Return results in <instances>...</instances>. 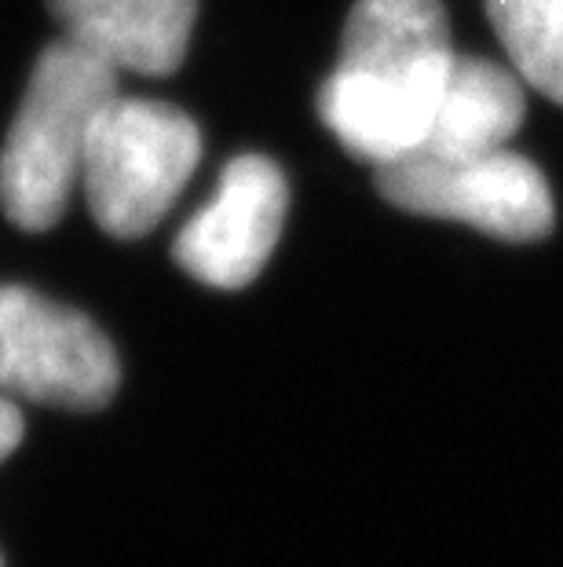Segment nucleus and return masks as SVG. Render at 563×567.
I'll list each match as a JSON object with an SVG mask.
<instances>
[{
  "label": "nucleus",
  "instance_id": "7ed1b4c3",
  "mask_svg": "<svg viewBox=\"0 0 563 567\" xmlns=\"http://www.w3.org/2000/svg\"><path fill=\"white\" fill-rule=\"evenodd\" d=\"M201 162V132L173 103L117 92L95 117L81 190L92 220L114 238H143L173 209Z\"/></svg>",
  "mask_w": 563,
  "mask_h": 567
},
{
  "label": "nucleus",
  "instance_id": "9b49d317",
  "mask_svg": "<svg viewBox=\"0 0 563 567\" xmlns=\"http://www.w3.org/2000/svg\"><path fill=\"white\" fill-rule=\"evenodd\" d=\"M0 567H4V560H0Z\"/></svg>",
  "mask_w": 563,
  "mask_h": 567
},
{
  "label": "nucleus",
  "instance_id": "9d476101",
  "mask_svg": "<svg viewBox=\"0 0 563 567\" xmlns=\"http://www.w3.org/2000/svg\"><path fill=\"white\" fill-rule=\"evenodd\" d=\"M22 443V414L19 406L0 395V462Z\"/></svg>",
  "mask_w": 563,
  "mask_h": 567
},
{
  "label": "nucleus",
  "instance_id": "f03ea898",
  "mask_svg": "<svg viewBox=\"0 0 563 567\" xmlns=\"http://www.w3.org/2000/svg\"><path fill=\"white\" fill-rule=\"evenodd\" d=\"M117 95V74L66 38L33 63L27 95L0 147V209L22 231H52L81 187L95 117Z\"/></svg>",
  "mask_w": 563,
  "mask_h": 567
},
{
  "label": "nucleus",
  "instance_id": "0eeeda50",
  "mask_svg": "<svg viewBox=\"0 0 563 567\" xmlns=\"http://www.w3.org/2000/svg\"><path fill=\"white\" fill-rule=\"evenodd\" d=\"M48 11L114 74L165 78L184 63L198 0H48Z\"/></svg>",
  "mask_w": 563,
  "mask_h": 567
},
{
  "label": "nucleus",
  "instance_id": "f257e3e1",
  "mask_svg": "<svg viewBox=\"0 0 563 567\" xmlns=\"http://www.w3.org/2000/svg\"><path fill=\"white\" fill-rule=\"evenodd\" d=\"M453 63L439 0H355L341 66L319 89V117L341 147L374 168L421 151Z\"/></svg>",
  "mask_w": 563,
  "mask_h": 567
},
{
  "label": "nucleus",
  "instance_id": "39448f33",
  "mask_svg": "<svg viewBox=\"0 0 563 567\" xmlns=\"http://www.w3.org/2000/svg\"><path fill=\"white\" fill-rule=\"evenodd\" d=\"M122 384L114 344L88 316L0 286V395L59 410H100Z\"/></svg>",
  "mask_w": 563,
  "mask_h": 567
},
{
  "label": "nucleus",
  "instance_id": "6e6552de",
  "mask_svg": "<svg viewBox=\"0 0 563 567\" xmlns=\"http://www.w3.org/2000/svg\"><path fill=\"white\" fill-rule=\"evenodd\" d=\"M523 89L517 74L490 59L453 55L439 103L417 154L428 158H469L509 147L523 125Z\"/></svg>",
  "mask_w": 563,
  "mask_h": 567
},
{
  "label": "nucleus",
  "instance_id": "20e7f679",
  "mask_svg": "<svg viewBox=\"0 0 563 567\" xmlns=\"http://www.w3.org/2000/svg\"><path fill=\"white\" fill-rule=\"evenodd\" d=\"M377 190L403 213L469 224L501 243H538L556 224L542 168L509 147L469 158L410 154L377 168Z\"/></svg>",
  "mask_w": 563,
  "mask_h": 567
},
{
  "label": "nucleus",
  "instance_id": "423d86ee",
  "mask_svg": "<svg viewBox=\"0 0 563 567\" xmlns=\"http://www.w3.org/2000/svg\"><path fill=\"white\" fill-rule=\"evenodd\" d=\"M285 209L290 187L282 168L260 154H238L227 162L217 195L176 235L173 257L201 286L242 289L271 260Z\"/></svg>",
  "mask_w": 563,
  "mask_h": 567
},
{
  "label": "nucleus",
  "instance_id": "1a4fd4ad",
  "mask_svg": "<svg viewBox=\"0 0 563 567\" xmlns=\"http://www.w3.org/2000/svg\"><path fill=\"white\" fill-rule=\"evenodd\" d=\"M487 16L517 74L563 106V0H487Z\"/></svg>",
  "mask_w": 563,
  "mask_h": 567
}]
</instances>
